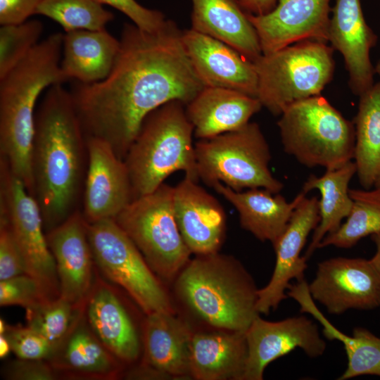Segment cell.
Masks as SVG:
<instances>
[{
  "label": "cell",
  "mask_w": 380,
  "mask_h": 380,
  "mask_svg": "<svg viewBox=\"0 0 380 380\" xmlns=\"http://www.w3.org/2000/svg\"><path fill=\"white\" fill-rule=\"evenodd\" d=\"M182 31L170 20L153 32L124 25L109 75L93 83L76 81L70 91L86 137L106 141L124 160L150 113L172 101L187 105L205 87Z\"/></svg>",
  "instance_id": "obj_1"
},
{
  "label": "cell",
  "mask_w": 380,
  "mask_h": 380,
  "mask_svg": "<svg viewBox=\"0 0 380 380\" xmlns=\"http://www.w3.org/2000/svg\"><path fill=\"white\" fill-rule=\"evenodd\" d=\"M87 165L86 136L70 92L52 85L35 113L32 150L34 197L46 233L79 210Z\"/></svg>",
  "instance_id": "obj_2"
},
{
  "label": "cell",
  "mask_w": 380,
  "mask_h": 380,
  "mask_svg": "<svg viewBox=\"0 0 380 380\" xmlns=\"http://www.w3.org/2000/svg\"><path fill=\"white\" fill-rule=\"evenodd\" d=\"M63 35L54 33L39 42L0 79V158L33 196L34 110L44 91L68 81L61 68Z\"/></svg>",
  "instance_id": "obj_3"
},
{
  "label": "cell",
  "mask_w": 380,
  "mask_h": 380,
  "mask_svg": "<svg viewBox=\"0 0 380 380\" xmlns=\"http://www.w3.org/2000/svg\"><path fill=\"white\" fill-rule=\"evenodd\" d=\"M179 298L218 329L246 332L257 311L258 289L241 263L219 252L197 255L176 277Z\"/></svg>",
  "instance_id": "obj_4"
},
{
  "label": "cell",
  "mask_w": 380,
  "mask_h": 380,
  "mask_svg": "<svg viewBox=\"0 0 380 380\" xmlns=\"http://www.w3.org/2000/svg\"><path fill=\"white\" fill-rule=\"evenodd\" d=\"M193 134L186 105L179 101L167 102L146 117L124 159L132 200L153 192L177 171L198 181Z\"/></svg>",
  "instance_id": "obj_5"
},
{
  "label": "cell",
  "mask_w": 380,
  "mask_h": 380,
  "mask_svg": "<svg viewBox=\"0 0 380 380\" xmlns=\"http://www.w3.org/2000/svg\"><path fill=\"white\" fill-rule=\"evenodd\" d=\"M280 115L284 150L300 164L331 170L353 159L355 126L320 94L291 104Z\"/></svg>",
  "instance_id": "obj_6"
},
{
  "label": "cell",
  "mask_w": 380,
  "mask_h": 380,
  "mask_svg": "<svg viewBox=\"0 0 380 380\" xmlns=\"http://www.w3.org/2000/svg\"><path fill=\"white\" fill-rule=\"evenodd\" d=\"M333 53L326 42L308 39L262 54L253 64L262 107L280 115L291 104L319 95L332 79Z\"/></svg>",
  "instance_id": "obj_7"
},
{
  "label": "cell",
  "mask_w": 380,
  "mask_h": 380,
  "mask_svg": "<svg viewBox=\"0 0 380 380\" xmlns=\"http://www.w3.org/2000/svg\"><path fill=\"white\" fill-rule=\"evenodd\" d=\"M198 178L213 187L220 182L236 191L262 188L278 194L284 184L272 174L269 144L256 122L194 145Z\"/></svg>",
  "instance_id": "obj_8"
},
{
  "label": "cell",
  "mask_w": 380,
  "mask_h": 380,
  "mask_svg": "<svg viewBox=\"0 0 380 380\" xmlns=\"http://www.w3.org/2000/svg\"><path fill=\"white\" fill-rule=\"evenodd\" d=\"M173 194L174 186L164 182L132 200L113 219L155 274L167 281L177 277L191 254L177 224Z\"/></svg>",
  "instance_id": "obj_9"
},
{
  "label": "cell",
  "mask_w": 380,
  "mask_h": 380,
  "mask_svg": "<svg viewBox=\"0 0 380 380\" xmlns=\"http://www.w3.org/2000/svg\"><path fill=\"white\" fill-rule=\"evenodd\" d=\"M87 222L95 265L148 315L174 312L170 298L144 256L113 219Z\"/></svg>",
  "instance_id": "obj_10"
},
{
  "label": "cell",
  "mask_w": 380,
  "mask_h": 380,
  "mask_svg": "<svg viewBox=\"0 0 380 380\" xmlns=\"http://www.w3.org/2000/svg\"><path fill=\"white\" fill-rule=\"evenodd\" d=\"M0 216L8 222L23 255L26 273L50 295L60 296L56 263L49 249L39 206L23 182L0 158Z\"/></svg>",
  "instance_id": "obj_11"
},
{
  "label": "cell",
  "mask_w": 380,
  "mask_h": 380,
  "mask_svg": "<svg viewBox=\"0 0 380 380\" xmlns=\"http://www.w3.org/2000/svg\"><path fill=\"white\" fill-rule=\"evenodd\" d=\"M308 289L330 314L374 310L380 306V272L370 259L332 258L317 265Z\"/></svg>",
  "instance_id": "obj_12"
},
{
  "label": "cell",
  "mask_w": 380,
  "mask_h": 380,
  "mask_svg": "<svg viewBox=\"0 0 380 380\" xmlns=\"http://www.w3.org/2000/svg\"><path fill=\"white\" fill-rule=\"evenodd\" d=\"M247 357L241 380H262L267 365L300 348L310 357L321 356L326 342L316 323L305 316L271 322L258 315L245 332Z\"/></svg>",
  "instance_id": "obj_13"
},
{
  "label": "cell",
  "mask_w": 380,
  "mask_h": 380,
  "mask_svg": "<svg viewBox=\"0 0 380 380\" xmlns=\"http://www.w3.org/2000/svg\"><path fill=\"white\" fill-rule=\"evenodd\" d=\"M83 217L87 222L114 219L132 201L128 170L105 141L87 137Z\"/></svg>",
  "instance_id": "obj_14"
},
{
  "label": "cell",
  "mask_w": 380,
  "mask_h": 380,
  "mask_svg": "<svg viewBox=\"0 0 380 380\" xmlns=\"http://www.w3.org/2000/svg\"><path fill=\"white\" fill-rule=\"evenodd\" d=\"M318 198L305 195L299 201L284 232L273 245L276 262L268 284L258 291L257 311L268 314L286 299L291 281L304 279L307 260L301 256L307 239L319 222Z\"/></svg>",
  "instance_id": "obj_15"
},
{
  "label": "cell",
  "mask_w": 380,
  "mask_h": 380,
  "mask_svg": "<svg viewBox=\"0 0 380 380\" xmlns=\"http://www.w3.org/2000/svg\"><path fill=\"white\" fill-rule=\"evenodd\" d=\"M56 263L60 296L82 308L93 287L96 265L82 212L46 233Z\"/></svg>",
  "instance_id": "obj_16"
},
{
  "label": "cell",
  "mask_w": 380,
  "mask_h": 380,
  "mask_svg": "<svg viewBox=\"0 0 380 380\" xmlns=\"http://www.w3.org/2000/svg\"><path fill=\"white\" fill-rule=\"evenodd\" d=\"M330 0H279L265 15L248 13L262 54L303 40L327 42Z\"/></svg>",
  "instance_id": "obj_17"
},
{
  "label": "cell",
  "mask_w": 380,
  "mask_h": 380,
  "mask_svg": "<svg viewBox=\"0 0 380 380\" xmlns=\"http://www.w3.org/2000/svg\"><path fill=\"white\" fill-rule=\"evenodd\" d=\"M46 360L56 371L59 379L115 380L124 374L125 365L93 332L84 308L78 311L68 331Z\"/></svg>",
  "instance_id": "obj_18"
},
{
  "label": "cell",
  "mask_w": 380,
  "mask_h": 380,
  "mask_svg": "<svg viewBox=\"0 0 380 380\" xmlns=\"http://www.w3.org/2000/svg\"><path fill=\"white\" fill-rule=\"evenodd\" d=\"M173 208L180 234L191 253L219 252L225 236L226 215L217 199L188 176L174 186Z\"/></svg>",
  "instance_id": "obj_19"
},
{
  "label": "cell",
  "mask_w": 380,
  "mask_h": 380,
  "mask_svg": "<svg viewBox=\"0 0 380 380\" xmlns=\"http://www.w3.org/2000/svg\"><path fill=\"white\" fill-rule=\"evenodd\" d=\"M328 42L342 55L350 89L360 96L374 84L370 53L377 43L376 34L364 17L361 0H336Z\"/></svg>",
  "instance_id": "obj_20"
},
{
  "label": "cell",
  "mask_w": 380,
  "mask_h": 380,
  "mask_svg": "<svg viewBox=\"0 0 380 380\" xmlns=\"http://www.w3.org/2000/svg\"><path fill=\"white\" fill-rule=\"evenodd\" d=\"M182 42L205 87L233 89L257 98L253 62L227 44L191 28L182 31Z\"/></svg>",
  "instance_id": "obj_21"
},
{
  "label": "cell",
  "mask_w": 380,
  "mask_h": 380,
  "mask_svg": "<svg viewBox=\"0 0 380 380\" xmlns=\"http://www.w3.org/2000/svg\"><path fill=\"white\" fill-rule=\"evenodd\" d=\"M84 310L90 328L115 357L124 365L137 361L141 343L136 326L115 288L99 276L96 267Z\"/></svg>",
  "instance_id": "obj_22"
},
{
  "label": "cell",
  "mask_w": 380,
  "mask_h": 380,
  "mask_svg": "<svg viewBox=\"0 0 380 380\" xmlns=\"http://www.w3.org/2000/svg\"><path fill=\"white\" fill-rule=\"evenodd\" d=\"M192 333L174 312L146 315L143 324V359L141 362L162 377H189Z\"/></svg>",
  "instance_id": "obj_23"
},
{
  "label": "cell",
  "mask_w": 380,
  "mask_h": 380,
  "mask_svg": "<svg viewBox=\"0 0 380 380\" xmlns=\"http://www.w3.org/2000/svg\"><path fill=\"white\" fill-rule=\"evenodd\" d=\"M262 107L256 97L220 87H205L187 105L186 113L200 139L235 131Z\"/></svg>",
  "instance_id": "obj_24"
},
{
  "label": "cell",
  "mask_w": 380,
  "mask_h": 380,
  "mask_svg": "<svg viewBox=\"0 0 380 380\" xmlns=\"http://www.w3.org/2000/svg\"><path fill=\"white\" fill-rule=\"evenodd\" d=\"M213 188L237 210L243 229L272 246L284 232L298 203L306 195L301 191L288 202L279 193L262 188L236 191L220 182Z\"/></svg>",
  "instance_id": "obj_25"
},
{
  "label": "cell",
  "mask_w": 380,
  "mask_h": 380,
  "mask_svg": "<svg viewBox=\"0 0 380 380\" xmlns=\"http://www.w3.org/2000/svg\"><path fill=\"white\" fill-rule=\"evenodd\" d=\"M191 1V29L227 44L252 62L262 56L256 31L238 0Z\"/></svg>",
  "instance_id": "obj_26"
},
{
  "label": "cell",
  "mask_w": 380,
  "mask_h": 380,
  "mask_svg": "<svg viewBox=\"0 0 380 380\" xmlns=\"http://www.w3.org/2000/svg\"><path fill=\"white\" fill-rule=\"evenodd\" d=\"M246 357L245 332L221 329L193 334L191 377L198 380H241Z\"/></svg>",
  "instance_id": "obj_27"
},
{
  "label": "cell",
  "mask_w": 380,
  "mask_h": 380,
  "mask_svg": "<svg viewBox=\"0 0 380 380\" xmlns=\"http://www.w3.org/2000/svg\"><path fill=\"white\" fill-rule=\"evenodd\" d=\"M120 40L106 29L65 32L63 41L61 70L67 78L83 83L105 79L120 51Z\"/></svg>",
  "instance_id": "obj_28"
},
{
  "label": "cell",
  "mask_w": 380,
  "mask_h": 380,
  "mask_svg": "<svg viewBox=\"0 0 380 380\" xmlns=\"http://www.w3.org/2000/svg\"><path fill=\"white\" fill-rule=\"evenodd\" d=\"M286 293L300 305L301 312L310 314L322 324V333L327 339L343 343L348 365L339 380L367 374L380 376L379 337L362 327H355L351 336L336 328L315 305L305 279L291 284Z\"/></svg>",
  "instance_id": "obj_29"
},
{
  "label": "cell",
  "mask_w": 380,
  "mask_h": 380,
  "mask_svg": "<svg viewBox=\"0 0 380 380\" xmlns=\"http://www.w3.org/2000/svg\"><path fill=\"white\" fill-rule=\"evenodd\" d=\"M356 172V165L351 160L337 169L326 170L320 177L312 175L304 182L303 192L317 189L321 195L318 201L319 222L305 251L306 260L318 248L322 240L336 231L348 216L353 203L349 183Z\"/></svg>",
  "instance_id": "obj_30"
},
{
  "label": "cell",
  "mask_w": 380,
  "mask_h": 380,
  "mask_svg": "<svg viewBox=\"0 0 380 380\" xmlns=\"http://www.w3.org/2000/svg\"><path fill=\"white\" fill-rule=\"evenodd\" d=\"M355 129L356 174L364 189H372L380 177V82L360 96Z\"/></svg>",
  "instance_id": "obj_31"
},
{
  "label": "cell",
  "mask_w": 380,
  "mask_h": 380,
  "mask_svg": "<svg viewBox=\"0 0 380 380\" xmlns=\"http://www.w3.org/2000/svg\"><path fill=\"white\" fill-rule=\"evenodd\" d=\"M349 194L353 203L346 222L327 235L318 248L329 246L350 248L362 238L380 233V186L350 189Z\"/></svg>",
  "instance_id": "obj_32"
},
{
  "label": "cell",
  "mask_w": 380,
  "mask_h": 380,
  "mask_svg": "<svg viewBox=\"0 0 380 380\" xmlns=\"http://www.w3.org/2000/svg\"><path fill=\"white\" fill-rule=\"evenodd\" d=\"M35 14L56 21L65 32L103 30L114 18L96 0H42Z\"/></svg>",
  "instance_id": "obj_33"
},
{
  "label": "cell",
  "mask_w": 380,
  "mask_h": 380,
  "mask_svg": "<svg viewBox=\"0 0 380 380\" xmlns=\"http://www.w3.org/2000/svg\"><path fill=\"white\" fill-rule=\"evenodd\" d=\"M82 308L59 296L25 309L27 326L41 334L55 346L67 334Z\"/></svg>",
  "instance_id": "obj_34"
},
{
  "label": "cell",
  "mask_w": 380,
  "mask_h": 380,
  "mask_svg": "<svg viewBox=\"0 0 380 380\" xmlns=\"http://www.w3.org/2000/svg\"><path fill=\"white\" fill-rule=\"evenodd\" d=\"M43 24L37 20L0 27V79L14 68L39 42Z\"/></svg>",
  "instance_id": "obj_35"
},
{
  "label": "cell",
  "mask_w": 380,
  "mask_h": 380,
  "mask_svg": "<svg viewBox=\"0 0 380 380\" xmlns=\"http://www.w3.org/2000/svg\"><path fill=\"white\" fill-rule=\"evenodd\" d=\"M55 299L34 277L23 274L0 280V305H19L25 309Z\"/></svg>",
  "instance_id": "obj_36"
},
{
  "label": "cell",
  "mask_w": 380,
  "mask_h": 380,
  "mask_svg": "<svg viewBox=\"0 0 380 380\" xmlns=\"http://www.w3.org/2000/svg\"><path fill=\"white\" fill-rule=\"evenodd\" d=\"M4 335L18 358L47 360L54 348L51 342L27 325L8 324Z\"/></svg>",
  "instance_id": "obj_37"
},
{
  "label": "cell",
  "mask_w": 380,
  "mask_h": 380,
  "mask_svg": "<svg viewBox=\"0 0 380 380\" xmlns=\"http://www.w3.org/2000/svg\"><path fill=\"white\" fill-rule=\"evenodd\" d=\"M27 274L23 255L6 219L0 216V280Z\"/></svg>",
  "instance_id": "obj_38"
},
{
  "label": "cell",
  "mask_w": 380,
  "mask_h": 380,
  "mask_svg": "<svg viewBox=\"0 0 380 380\" xmlns=\"http://www.w3.org/2000/svg\"><path fill=\"white\" fill-rule=\"evenodd\" d=\"M96 1L122 12L133 22V24L145 31H156L160 28L167 20L161 12L147 8L135 0Z\"/></svg>",
  "instance_id": "obj_39"
},
{
  "label": "cell",
  "mask_w": 380,
  "mask_h": 380,
  "mask_svg": "<svg viewBox=\"0 0 380 380\" xmlns=\"http://www.w3.org/2000/svg\"><path fill=\"white\" fill-rule=\"evenodd\" d=\"M8 380H56L58 375L46 360L21 359L13 360L5 365L1 372Z\"/></svg>",
  "instance_id": "obj_40"
},
{
  "label": "cell",
  "mask_w": 380,
  "mask_h": 380,
  "mask_svg": "<svg viewBox=\"0 0 380 380\" xmlns=\"http://www.w3.org/2000/svg\"><path fill=\"white\" fill-rule=\"evenodd\" d=\"M42 0H0V25L23 23L35 14Z\"/></svg>",
  "instance_id": "obj_41"
},
{
  "label": "cell",
  "mask_w": 380,
  "mask_h": 380,
  "mask_svg": "<svg viewBox=\"0 0 380 380\" xmlns=\"http://www.w3.org/2000/svg\"><path fill=\"white\" fill-rule=\"evenodd\" d=\"M248 13L260 15L271 11L277 4V0H238Z\"/></svg>",
  "instance_id": "obj_42"
},
{
  "label": "cell",
  "mask_w": 380,
  "mask_h": 380,
  "mask_svg": "<svg viewBox=\"0 0 380 380\" xmlns=\"http://www.w3.org/2000/svg\"><path fill=\"white\" fill-rule=\"evenodd\" d=\"M371 239L376 246V252L370 260L380 272V233L372 235Z\"/></svg>",
  "instance_id": "obj_43"
},
{
  "label": "cell",
  "mask_w": 380,
  "mask_h": 380,
  "mask_svg": "<svg viewBox=\"0 0 380 380\" xmlns=\"http://www.w3.org/2000/svg\"><path fill=\"white\" fill-rule=\"evenodd\" d=\"M11 350L10 343L4 334H0V357L5 358Z\"/></svg>",
  "instance_id": "obj_44"
},
{
  "label": "cell",
  "mask_w": 380,
  "mask_h": 380,
  "mask_svg": "<svg viewBox=\"0 0 380 380\" xmlns=\"http://www.w3.org/2000/svg\"><path fill=\"white\" fill-rule=\"evenodd\" d=\"M7 324L6 322L1 318L0 319V334H4L7 328Z\"/></svg>",
  "instance_id": "obj_45"
},
{
  "label": "cell",
  "mask_w": 380,
  "mask_h": 380,
  "mask_svg": "<svg viewBox=\"0 0 380 380\" xmlns=\"http://www.w3.org/2000/svg\"><path fill=\"white\" fill-rule=\"evenodd\" d=\"M374 71L375 73L377 74L380 77V59L378 61V62L374 66Z\"/></svg>",
  "instance_id": "obj_46"
},
{
  "label": "cell",
  "mask_w": 380,
  "mask_h": 380,
  "mask_svg": "<svg viewBox=\"0 0 380 380\" xmlns=\"http://www.w3.org/2000/svg\"><path fill=\"white\" fill-rule=\"evenodd\" d=\"M375 186H380V177L378 179Z\"/></svg>",
  "instance_id": "obj_47"
}]
</instances>
